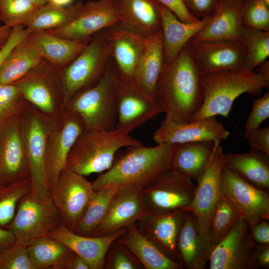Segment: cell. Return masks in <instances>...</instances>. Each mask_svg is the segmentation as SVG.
<instances>
[{"instance_id":"6da1fadb","label":"cell","mask_w":269,"mask_h":269,"mask_svg":"<svg viewBox=\"0 0 269 269\" xmlns=\"http://www.w3.org/2000/svg\"><path fill=\"white\" fill-rule=\"evenodd\" d=\"M203 76L188 42L164 64L157 81L155 97L163 113L177 122L191 121L203 102Z\"/></svg>"},{"instance_id":"7a4b0ae2","label":"cell","mask_w":269,"mask_h":269,"mask_svg":"<svg viewBox=\"0 0 269 269\" xmlns=\"http://www.w3.org/2000/svg\"><path fill=\"white\" fill-rule=\"evenodd\" d=\"M175 144H143L127 147L117 153L111 167L92 182L94 190L133 186L142 189L170 168Z\"/></svg>"},{"instance_id":"3957f363","label":"cell","mask_w":269,"mask_h":269,"mask_svg":"<svg viewBox=\"0 0 269 269\" xmlns=\"http://www.w3.org/2000/svg\"><path fill=\"white\" fill-rule=\"evenodd\" d=\"M202 82L203 102L191 121L216 116L227 118L238 97L260 95L269 85L255 70L244 69L204 74Z\"/></svg>"},{"instance_id":"277c9868","label":"cell","mask_w":269,"mask_h":269,"mask_svg":"<svg viewBox=\"0 0 269 269\" xmlns=\"http://www.w3.org/2000/svg\"><path fill=\"white\" fill-rule=\"evenodd\" d=\"M142 144L116 129L84 130L72 147L66 167L85 176L102 173L111 167L122 148Z\"/></svg>"},{"instance_id":"5b68a950","label":"cell","mask_w":269,"mask_h":269,"mask_svg":"<svg viewBox=\"0 0 269 269\" xmlns=\"http://www.w3.org/2000/svg\"><path fill=\"white\" fill-rule=\"evenodd\" d=\"M119 76L110 61L100 79L93 85L76 94L68 103L67 108L82 119L85 130L116 128L117 120V90Z\"/></svg>"},{"instance_id":"8992f818","label":"cell","mask_w":269,"mask_h":269,"mask_svg":"<svg viewBox=\"0 0 269 269\" xmlns=\"http://www.w3.org/2000/svg\"><path fill=\"white\" fill-rule=\"evenodd\" d=\"M111 58V46L106 30L100 31L65 67L63 74V110L80 91L97 83Z\"/></svg>"},{"instance_id":"52a82bcc","label":"cell","mask_w":269,"mask_h":269,"mask_svg":"<svg viewBox=\"0 0 269 269\" xmlns=\"http://www.w3.org/2000/svg\"><path fill=\"white\" fill-rule=\"evenodd\" d=\"M63 223L51 196L39 197L30 192L19 201L13 219L5 229L12 233L15 243L26 247L49 236Z\"/></svg>"},{"instance_id":"ba28073f","label":"cell","mask_w":269,"mask_h":269,"mask_svg":"<svg viewBox=\"0 0 269 269\" xmlns=\"http://www.w3.org/2000/svg\"><path fill=\"white\" fill-rule=\"evenodd\" d=\"M33 109L20 119V129L28 162L31 193L39 197L51 196L45 169L47 136L50 122Z\"/></svg>"},{"instance_id":"9c48e42d","label":"cell","mask_w":269,"mask_h":269,"mask_svg":"<svg viewBox=\"0 0 269 269\" xmlns=\"http://www.w3.org/2000/svg\"><path fill=\"white\" fill-rule=\"evenodd\" d=\"M63 110L60 118L50 122L47 136L45 169L50 193L66 166L72 147L85 130L84 123L77 114L67 108Z\"/></svg>"},{"instance_id":"30bf717a","label":"cell","mask_w":269,"mask_h":269,"mask_svg":"<svg viewBox=\"0 0 269 269\" xmlns=\"http://www.w3.org/2000/svg\"><path fill=\"white\" fill-rule=\"evenodd\" d=\"M196 185L188 176L169 169L142 189L152 213L185 210L193 200Z\"/></svg>"},{"instance_id":"8fae6325","label":"cell","mask_w":269,"mask_h":269,"mask_svg":"<svg viewBox=\"0 0 269 269\" xmlns=\"http://www.w3.org/2000/svg\"><path fill=\"white\" fill-rule=\"evenodd\" d=\"M121 19L118 0H91L83 2L78 14L70 23L45 31L62 38L88 40L94 34L117 25Z\"/></svg>"},{"instance_id":"7c38bea8","label":"cell","mask_w":269,"mask_h":269,"mask_svg":"<svg viewBox=\"0 0 269 269\" xmlns=\"http://www.w3.org/2000/svg\"><path fill=\"white\" fill-rule=\"evenodd\" d=\"M221 193L234 206L250 228L269 219V194L225 166L222 174Z\"/></svg>"},{"instance_id":"4fadbf2b","label":"cell","mask_w":269,"mask_h":269,"mask_svg":"<svg viewBox=\"0 0 269 269\" xmlns=\"http://www.w3.org/2000/svg\"><path fill=\"white\" fill-rule=\"evenodd\" d=\"M258 244L253 238L248 222L240 218L230 233L213 249L210 269H255Z\"/></svg>"},{"instance_id":"5bb4252c","label":"cell","mask_w":269,"mask_h":269,"mask_svg":"<svg viewBox=\"0 0 269 269\" xmlns=\"http://www.w3.org/2000/svg\"><path fill=\"white\" fill-rule=\"evenodd\" d=\"M94 190L85 176L65 167L51 192L52 201L63 223L73 231L84 213Z\"/></svg>"},{"instance_id":"9a60e30c","label":"cell","mask_w":269,"mask_h":269,"mask_svg":"<svg viewBox=\"0 0 269 269\" xmlns=\"http://www.w3.org/2000/svg\"><path fill=\"white\" fill-rule=\"evenodd\" d=\"M220 142L215 141L209 163L197 181L193 200L187 209V211L195 217L202 228L209 235L213 211L222 195L221 180L225 153L220 144Z\"/></svg>"},{"instance_id":"2e32d148","label":"cell","mask_w":269,"mask_h":269,"mask_svg":"<svg viewBox=\"0 0 269 269\" xmlns=\"http://www.w3.org/2000/svg\"><path fill=\"white\" fill-rule=\"evenodd\" d=\"M116 100L115 129L129 134L163 113L155 96L145 93L133 83L119 76Z\"/></svg>"},{"instance_id":"e0dca14e","label":"cell","mask_w":269,"mask_h":269,"mask_svg":"<svg viewBox=\"0 0 269 269\" xmlns=\"http://www.w3.org/2000/svg\"><path fill=\"white\" fill-rule=\"evenodd\" d=\"M150 213L141 189L119 188L111 199L104 219L89 236H106L127 229Z\"/></svg>"},{"instance_id":"ac0fdd59","label":"cell","mask_w":269,"mask_h":269,"mask_svg":"<svg viewBox=\"0 0 269 269\" xmlns=\"http://www.w3.org/2000/svg\"><path fill=\"white\" fill-rule=\"evenodd\" d=\"M230 132L216 117L188 122H179L166 116L153 134L156 144H177L190 142L221 141Z\"/></svg>"},{"instance_id":"d6986e66","label":"cell","mask_w":269,"mask_h":269,"mask_svg":"<svg viewBox=\"0 0 269 269\" xmlns=\"http://www.w3.org/2000/svg\"><path fill=\"white\" fill-rule=\"evenodd\" d=\"M203 74L243 69L246 47L243 40L189 42Z\"/></svg>"},{"instance_id":"ffe728a7","label":"cell","mask_w":269,"mask_h":269,"mask_svg":"<svg viewBox=\"0 0 269 269\" xmlns=\"http://www.w3.org/2000/svg\"><path fill=\"white\" fill-rule=\"evenodd\" d=\"M0 186L30 177L17 116L0 124Z\"/></svg>"},{"instance_id":"44dd1931","label":"cell","mask_w":269,"mask_h":269,"mask_svg":"<svg viewBox=\"0 0 269 269\" xmlns=\"http://www.w3.org/2000/svg\"><path fill=\"white\" fill-rule=\"evenodd\" d=\"M188 213L185 210L165 213H151L138 220L135 225L139 232L166 257L179 262L177 239Z\"/></svg>"},{"instance_id":"7402d4cb","label":"cell","mask_w":269,"mask_h":269,"mask_svg":"<svg viewBox=\"0 0 269 269\" xmlns=\"http://www.w3.org/2000/svg\"><path fill=\"white\" fill-rule=\"evenodd\" d=\"M127 229L102 236H89L76 234L63 223L49 236L66 246L81 257L90 269H104L106 254L112 244L124 235Z\"/></svg>"},{"instance_id":"603a6c76","label":"cell","mask_w":269,"mask_h":269,"mask_svg":"<svg viewBox=\"0 0 269 269\" xmlns=\"http://www.w3.org/2000/svg\"><path fill=\"white\" fill-rule=\"evenodd\" d=\"M213 248L209 234L190 212L181 226L177 242L178 261L188 269H204Z\"/></svg>"},{"instance_id":"cb8c5ba5","label":"cell","mask_w":269,"mask_h":269,"mask_svg":"<svg viewBox=\"0 0 269 269\" xmlns=\"http://www.w3.org/2000/svg\"><path fill=\"white\" fill-rule=\"evenodd\" d=\"M244 0H219L205 26L191 40H242Z\"/></svg>"},{"instance_id":"d4e9b609","label":"cell","mask_w":269,"mask_h":269,"mask_svg":"<svg viewBox=\"0 0 269 269\" xmlns=\"http://www.w3.org/2000/svg\"><path fill=\"white\" fill-rule=\"evenodd\" d=\"M116 25L106 29L111 46V58L114 59V64L120 78L133 83L145 36L134 33L123 25L119 27Z\"/></svg>"},{"instance_id":"484cf974","label":"cell","mask_w":269,"mask_h":269,"mask_svg":"<svg viewBox=\"0 0 269 269\" xmlns=\"http://www.w3.org/2000/svg\"><path fill=\"white\" fill-rule=\"evenodd\" d=\"M160 12L164 64H168L176 57L185 45L205 26L211 15L196 22H185L180 20L161 4Z\"/></svg>"},{"instance_id":"4316f807","label":"cell","mask_w":269,"mask_h":269,"mask_svg":"<svg viewBox=\"0 0 269 269\" xmlns=\"http://www.w3.org/2000/svg\"><path fill=\"white\" fill-rule=\"evenodd\" d=\"M163 65L162 36L160 30L145 37L133 83L145 93L155 96L156 84Z\"/></svg>"},{"instance_id":"83f0119b","label":"cell","mask_w":269,"mask_h":269,"mask_svg":"<svg viewBox=\"0 0 269 269\" xmlns=\"http://www.w3.org/2000/svg\"><path fill=\"white\" fill-rule=\"evenodd\" d=\"M122 25L147 36L161 30V4L156 0H118Z\"/></svg>"},{"instance_id":"f1b7e54d","label":"cell","mask_w":269,"mask_h":269,"mask_svg":"<svg viewBox=\"0 0 269 269\" xmlns=\"http://www.w3.org/2000/svg\"><path fill=\"white\" fill-rule=\"evenodd\" d=\"M42 59L30 33L12 49L0 68V83H14L39 66Z\"/></svg>"},{"instance_id":"f546056e","label":"cell","mask_w":269,"mask_h":269,"mask_svg":"<svg viewBox=\"0 0 269 269\" xmlns=\"http://www.w3.org/2000/svg\"><path fill=\"white\" fill-rule=\"evenodd\" d=\"M214 143L202 141L175 144L170 169L197 181L209 163Z\"/></svg>"},{"instance_id":"4dcf8cb0","label":"cell","mask_w":269,"mask_h":269,"mask_svg":"<svg viewBox=\"0 0 269 269\" xmlns=\"http://www.w3.org/2000/svg\"><path fill=\"white\" fill-rule=\"evenodd\" d=\"M269 155L253 149L244 153H226L224 165L256 186L268 191Z\"/></svg>"},{"instance_id":"1f68e13d","label":"cell","mask_w":269,"mask_h":269,"mask_svg":"<svg viewBox=\"0 0 269 269\" xmlns=\"http://www.w3.org/2000/svg\"><path fill=\"white\" fill-rule=\"evenodd\" d=\"M118 241L126 246L145 269H181L182 265L162 253L138 230L135 224Z\"/></svg>"},{"instance_id":"d6a6232c","label":"cell","mask_w":269,"mask_h":269,"mask_svg":"<svg viewBox=\"0 0 269 269\" xmlns=\"http://www.w3.org/2000/svg\"><path fill=\"white\" fill-rule=\"evenodd\" d=\"M31 33L43 59L58 68L63 67L72 62L84 50L91 39L65 38L45 31Z\"/></svg>"},{"instance_id":"836d02e7","label":"cell","mask_w":269,"mask_h":269,"mask_svg":"<svg viewBox=\"0 0 269 269\" xmlns=\"http://www.w3.org/2000/svg\"><path fill=\"white\" fill-rule=\"evenodd\" d=\"M38 67L13 84L19 89L23 98L40 113L52 115L56 109L54 92L46 74L38 71Z\"/></svg>"},{"instance_id":"e575fe53","label":"cell","mask_w":269,"mask_h":269,"mask_svg":"<svg viewBox=\"0 0 269 269\" xmlns=\"http://www.w3.org/2000/svg\"><path fill=\"white\" fill-rule=\"evenodd\" d=\"M26 249L35 269H63L71 252L63 244L49 236L36 239Z\"/></svg>"},{"instance_id":"d590c367","label":"cell","mask_w":269,"mask_h":269,"mask_svg":"<svg viewBox=\"0 0 269 269\" xmlns=\"http://www.w3.org/2000/svg\"><path fill=\"white\" fill-rule=\"evenodd\" d=\"M83 2L79 0L65 7L47 2L24 26L31 33L62 27L74 19Z\"/></svg>"},{"instance_id":"8d00e7d4","label":"cell","mask_w":269,"mask_h":269,"mask_svg":"<svg viewBox=\"0 0 269 269\" xmlns=\"http://www.w3.org/2000/svg\"><path fill=\"white\" fill-rule=\"evenodd\" d=\"M119 188L111 187L94 191L72 231L78 234L90 236L104 219L110 202Z\"/></svg>"},{"instance_id":"74e56055","label":"cell","mask_w":269,"mask_h":269,"mask_svg":"<svg viewBox=\"0 0 269 269\" xmlns=\"http://www.w3.org/2000/svg\"><path fill=\"white\" fill-rule=\"evenodd\" d=\"M240 218L232 203L222 195L215 206L210 225L209 236L213 249L230 233Z\"/></svg>"},{"instance_id":"f35d334b","label":"cell","mask_w":269,"mask_h":269,"mask_svg":"<svg viewBox=\"0 0 269 269\" xmlns=\"http://www.w3.org/2000/svg\"><path fill=\"white\" fill-rule=\"evenodd\" d=\"M242 40L246 50L243 69L255 70L269 56V31L244 26Z\"/></svg>"},{"instance_id":"ab89813d","label":"cell","mask_w":269,"mask_h":269,"mask_svg":"<svg viewBox=\"0 0 269 269\" xmlns=\"http://www.w3.org/2000/svg\"><path fill=\"white\" fill-rule=\"evenodd\" d=\"M31 188L30 177L0 186V228L5 229L12 221L18 203Z\"/></svg>"},{"instance_id":"60d3db41","label":"cell","mask_w":269,"mask_h":269,"mask_svg":"<svg viewBox=\"0 0 269 269\" xmlns=\"http://www.w3.org/2000/svg\"><path fill=\"white\" fill-rule=\"evenodd\" d=\"M39 8L28 0H0V21L11 28L24 25Z\"/></svg>"},{"instance_id":"b9f144b4","label":"cell","mask_w":269,"mask_h":269,"mask_svg":"<svg viewBox=\"0 0 269 269\" xmlns=\"http://www.w3.org/2000/svg\"><path fill=\"white\" fill-rule=\"evenodd\" d=\"M242 19L244 26L269 31V6L262 0H244Z\"/></svg>"},{"instance_id":"7bdbcfd3","label":"cell","mask_w":269,"mask_h":269,"mask_svg":"<svg viewBox=\"0 0 269 269\" xmlns=\"http://www.w3.org/2000/svg\"><path fill=\"white\" fill-rule=\"evenodd\" d=\"M104 269H142L143 268L133 253L117 239L107 251Z\"/></svg>"},{"instance_id":"ee69618b","label":"cell","mask_w":269,"mask_h":269,"mask_svg":"<svg viewBox=\"0 0 269 269\" xmlns=\"http://www.w3.org/2000/svg\"><path fill=\"white\" fill-rule=\"evenodd\" d=\"M24 99L15 84L0 83V124L17 116Z\"/></svg>"},{"instance_id":"f6af8a7d","label":"cell","mask_w":269,"mask_h":269,"mask_svg":"<svg viewBox=\"0 0 269 269\" xmlns=\"http://www.w3.org/2000/svg\"><path fill=\"white\" fill-rule=\"evenodd\" d=\"M0 269H35L26 247L14 243L0 255Z\"/></svg>"},{"instance_id":"bcb514c9","label":"cell","mask_w":269,"mask_h":269,"mask_svg":"<svg viewBox=\"0 0 269 269\" xmlns=\"http://www.w3.org/2000/svg\"><path fill=\"white\" fill-rule=\"evenodd\" d=\"M269 117V93L266 92L253 100L251 111L246 121L245 132L260 128L262 123Z\"/></svg>"},{"instance_id":"7dc6e473","label":"cell","mask_w":269,"mask_h":269,"mask_svg":"<svg viewBox=\"0 0 269 269\" xmlns=\"http://www.w3.org/2000/svg\"><path fill=\"white\" fill-rule=\"evenodd\" d=\"M244 138L248 141L251 149L269 155V127L245 132Z\"/></svg>"},{"instance_id":"c3c4849f","label":"cell","mask_w":269,"mask_h":269,"mask_svg":"<svg viewBox=\"0 0 269 269\" xmlns=\"http://www.w3.org/2000/svg\"><path fill=\"white\" fill-rule=\"evenodd\" d=\"M22 25L12 27L10 35L3 46L0 49V68L12 49L30 34Z\"/></svg>"},{"instance_id":"681fc988","label":"cell","mask_w":269,"mask_h":269,"mask_svg":"<svg viewBox=\"0 0 269 269\" xmlns=\"http://www.w3.org/2000/svg\"><path fill=\"white\" fill-rule=\"evenodd\" d=\"M219 0H184L185 5L194 16L201 19L211 15Z\"/></svg>"},{"instance_id":"f907efd6","label":"cell","mask_w":269,"mask_h":269,"mask_svg":"<svg viewBox=\"0 0 269 269\" xmlns=\"http://www.w3.org/2000/svg\"><path fill=\"white\" fill-rule=\"evenodd\" d=\"M162 5L171 11L181 21L193 22L198 21L187 8L184 0H156Z\"/></svg>"},{"instance_id":"816d5d0a","label":"cell","mask_w":269,"mask_h":269,"mask_svg":"<svg viewBox=\"0 0 269 269\" xmlns=\"http://www.w3.org/2000/svg\"><path fill=\"white\" fill-rule=\"evenodd\" d=\"M250 229L253 238L257 244H269V220H262Z\"/></svg>"},{"instance_id":"f5cc1de1","label":"cell","mask_w":269,"mask_h":269,"mask_svg":"<svg viewBox=\"0 0 269 269\" xmlns=\"http://www.w3.org/2000/svg\"><path fill=\"white\" fill-rule=\"evenodd\" d=\"M63 269H90V268L81 257L71 251L64 263Z\"/></svg>"},{"instance_id":"db71d44e","label":"cell","mask_w":269,"mask_h":269,"mask_svg":"<svg viewBox=\"0 0 269 269\" xmlns=\"http://www.w3.org/2000/svg\"><path fill=\"white\" fill-rule=\"evenodd\" d=\"M257 260L259 268L269 267V244L258 245Z\"/></svg>"},{"instance_id":"11a10c76","label":"cell","mask_w":269,"mask_h":269,"mask_svg":"<svg viewBox=\"0 0 269 269\" xmlns=\"http://www.w3.org/2000/svg\"><path fill=\"white\" fill-rule=\"evenodd\" d=\"M15 243V238L9 230L0 228V255Z\"/></svg>"},{"instance_id":"9f6ffc18","label":"cell","mask_w":269,"mask_h":269,"mask_svg":"<svg viewBox=\"0 0 269 269\" xmlns=\"http://www.w3.org/2000/svg\"><path fill=\"white\" fill-rule=\"evenodd\" d=\"M257 73L266 81L269 82V61L265 60L258 67Z\"/></svg>"},{"instance_id":"6f0895ef","label":"cell","mask_w":269,"mask_h":269,"mask_svg":"<svg viewBox=\"0 0 269 269\" xmlns=\"http://www.w3.org/2000/svg\"><path fill=\"white\" fill-rule=\"evenodd\" d=\"M11 28L3 24L0 21V49L3 46L7 40Z\"/></svg>"},{"instance_id":"680465c9","label":"cell","mask_w":269,"mask_h":269,"mask_svg":"<svg viewBox=\"0 0 269 269\" xmlns=\"http://www.w3.org/2000/svg\"><path fill=\"white\" fill-rule=\"evenodd\" d=\"M47 2L56 5L65 7L72 4L73 0H47Z\"/></svg>"},{"instance_id":"91938a15","label":"cell","mask_w":269,"mask_h":269,"mask_svg":"<svg viewBox=\"0 0 269 269\" xmlns=\"http://www.w3.org/2000/svg\"><path fill=\"white\" fill-rule=\"evenodd\" d=\"M28 0L31 1V2H32L33 4L38 6L39 7H42L47 2V0Z\"/></svg>"},{"instance_id":"94428289","label":"cell","mask_w":269,"mask_h":269,"mask_svg":"<svg viewBox=\"0 0 269 269\" xmlns=\"http://www.w3.org/2000/svg\"><path fill=\"white\" fill-rule=\"evenodd\" d=\"M268 6H269V0H262Z\"/></svg>"},{"instance_id":"6125c7cd","label":"cell","mask_w":269,"mask_h":269,"mask_svg":"<svg viewBox=\"0 0 269 269\" xmlns=\"http://www.w3.org/2000/svg\"></svg>"}]
</instances>
